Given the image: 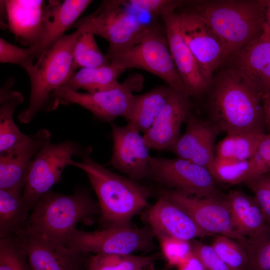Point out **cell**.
<instances>
[{
  "mask_svg": "<svg viewBox=\"0 0 270 270\" xmlns=\"http://www.w3.org/2000/svg\"><path fill=\"white\" fill-rule=\"evenodd\" d=\"M210 90L211 121L220 130L265 134L262 97L236 70L229 68L221 72Z\"/></svg>",
  "mask_w": 270,
  "mask_h": 270,
  "instance_id": "cell-1",
  "label": "cell"
},
{
  "mask_svg": "<svg viewBox=\"0 0 270 270\" xmlns=\"http://www.w3.org/2000/svg\"><path fill=\"white\" fill-rule=\"evenodd\" d=\"M92 150L90 147L84 150L81 161L72 160L70 165L86 174L98 198L104 228L130 226L132 218L146 204L149 189L96 162L91 156Z\"/></svg>",
  "mask_w": 270,
  "mask_h": 270,
  "instance_id": "cell-2",
  "label": "cell"
},
{
  "mask_svg": "<svg viewBox=\"0 0 270 270\" xmlns=\"http://www.w3.org/2000/svg\"><path fill=\"white\" fill-rule=\"evenodd\" d=\"M206 21L222 42L226 60L263 32L264 0L186 1Z\"/></svg>",
  "mask_w": 270,
  "mask_h": 270,
  "instance_id": "cell-3",
  "label": "cell"
},
{
  "mask_svg": "<svg viewBox=\"0 0 270 270\" xmlns=\"http://www.w3.org/2000/svg\"><path fill=\"white\" fill-rule=\"evenodd\" d=\"M100 213L98 202L85 188L78 187L70 195L50 190L32 210L28 226L50 241L64 246L76 225Z\"/></svg>",
  "mask_w": 270,
  "mask_h": 270,
  "instance_id": "cell-4",
  "label": "cell"
},
{
  "mask_svg": "<svg viewBox=\"0 0 270 270\" xmlns=\"http://www.w3.org/2000/svg\"><path fill=\"white\" fill-rule=\"evenodd\" d=\"M106 56L123 71L130 68L144 70L161 78L172 90L189 96L172 57L163 24L146 26L128 46Z\"/></svg>",
  "mask_w": 270,
  "mask_h": 270,
  "instance_id": "cell-5",
  "label": "cell"
},
{
  "mask_svg": "<svg viewBox=\"0 0 270 270\" xmlns=\"http://www.w3.org/2000/svg\"><path fill=\"white\" fill-rule=\"evenodd\" d=\"M80 32L78 28L70 34H64L26 72L30 94L28 108L18 115L21 122H30L45 107L52 92L65 86L72 74L74 50Z\"/></svg>",
  "mask_w": 270,
  "mask_h": 270,
  "instance_id": "cell-6",
  "label": "cell"
},
{
  "mask_svg": "<svg viewBox=\"0 0 270 270\" xmlns=\"http://www.w3.org/2000/svg\"><path fill=\"white\" fill-rule=\"evenodd\" d=\"M142 86V79L134 75L116 88L96 93L80 92L62 86L52 92L51 107L54 109L60 104H78L98 120L112 122L118 117L127 116L134 99L133 92L139 90Z\"/></svg>",
  "mask_w": 270,
  "mask_h": 270,
  "instance_id": "cell-7",
  "label": "cell"
},
{
  "mask_svg": "<svg viewBox=\"0 0 270 270\" xmlns=\"http://www.w3.org/2000/svg\"><path fill=\"white\" fill-rule=\"evenodd\" d=\"M82 28L109 44L107 54L120 51L128 46L146 26L126 8L122 0H104L92 14L72 25Z\"/></svg>",
  "mask_w": 270,
  "mask_h": 270,
  "instance_id": "cell-8",
  "label": "cell"
},
{
  "mask_svg": "<svg viewBox=\"0 0 270 270\" xmlns=\"http://www.w3.org/2000/svg\"><path fill=\"white\" fill-rule=\"evenodd\" d=\"M84 150L78 142L65 141L44 144L35 156L22 197L32 210L39 200L61 178L64 168L74 156H82Z\"/></svg>",
  "mask_w": 270,
  "mask_h": 270,
  "instance_id": "cell-9",
  "label": "cell"
},
{
  "mask_svg": "<svg viewBox=\"0 0 270 270\" xmlns=\"http://www.w3.org/2000/svg\"><path fill=\"white\" fill-rule=\"evenodd\" d=\"M154 234L150 228L114 227L87 232L76 228L69 235L65 246L87 253L128 254L150 248Z\"/></svg>",
  "mask_w": 270,
  "mask_h": 270,
  "instance_id": "cell-10",
  "label": "cell"
},
{
  "mask_svg": "<svg viewBox=\"0 0 270 270\" xmlns=\"http://www.w3.org/2000/svg\"><path fill=\"white\" fill-rule=\"evenodd\" d=\"M148 176L189 196L203 198L218 194L209 170L188 160L150 156Z\"/></svg>",
  "mask_w": 270,
  "mask_h": 270,
  "instance_id": "cell-11",
  "label": "cell"
},
{
  "mask_svg": "<svg viewBox=\"0 0 270 270\" xmlns=\"http://www.w3.org/2000/svg\"><path fill=\"white\" fill-rule=\"evenodd\" d=\"M173 203L183 210L203 230L212 235L220 234L240 242L246 250L250 244L247 239L234 230L230 207L226 197L218 194L199 198L187 195L176 190L164 193Z\"/></svg>",
  "mask_w": 270,
  "mask_h": 270,
  "instance_id": "cell-12",
  "label": "cell"
},
{
  "mask_svg": "<svg viewBox=\"0 0 270 270\" xmlns=\"http://www.w3.org/2000/svg\"><path fill=\"white\" fill-rule=\"evenodd\" d=\"M32 270H88L89 254L56 244L28 226L16 234Z\"/></svg>",
  "mask_w": 270,
  "mask_h": 270,
  "instance_id": "cell-13",
  "label": "cell"
},
{
  "mask_svg": "<svg viewBox=\"0 0 270 270\" xmlns=\"http://www.w3.org/2000/svg\"><path fill=\"white\" fill-rule=\"evenodd\" d=\"M178 15L184 39L206 76L212 81L213 73L226 60L222 42L200 14L190 10Z\"/></svg>",
  "mask_w": 270,
  "mask_h": 270,
  "instance_id": "cell-14",
  "label": "cell"
},
{
  "mask_svg": "<svg viewBox=\"0 0 270 270\" xmlns=\"http://www.w3.org/2000/svg\"><path fill=\"white\" fill-rule=\"evenodd\" d=\"M111 126L112 153L108 164L136 181L148 177L150 156L144 136L130 124Z\"/></svg>",
  "mask_w": 270,
  "mask_h": 270,
  "instance_id": "cell-15",
  "label": "cell"
},
{
  "mask_svg": "<svg viewBox=\"0 0 270 270\" xmlns=\"http://www.w3.org/2000/svg\"><path fill=\"white\" fill-rule=\"evenodd\" d=\"M50 133L42 128L12 148L0 153V190L22 194L32 162L50 141Z\"/></svg>",
  "mask_w": 270,
  "mask_h": 270,
  "instance_id": "cell-16",
  "label": "cell"
},
{
  "mask_svg": "<svg viewBox=\"0 0 270 270\" xmlns=\"http://www.w3.org/2000/svg\"><path fill=\"white\" fill-rule=\"evenodd\" d=\"M170 51L189 96H199L210 90L212 81L207 78L190 50L179 28L176 12L161 17Z\"/></svg>",
  "mask_w": 270,
  "mask_h": 270,
  "instance_id": "cell-17",
  "label": "cell"
},
{
  "mask_svg": "<svg viewBox=\"0 0 270 270\" xmlns=\"http://www.w3.org/2000/svg\"><path fill=\"white\" fill-rule=\"evenodd\" d=\"M186 123L184 132L168 150L208 169L216 156L215 141L220 130L211 120L199 118L191 112Z\"/></svg>",
  "mask_w": 270,
  "mask_h": 270,
  "instance_id": "cell-18",
  "label": "cell"
},
{
  "mask_svg": "<svg viewBox=\"0 0 270 270\" xmlns=\"http://www.w3.org/2000/svg\"><path fill=\"white\" fill-rule=\"evenodd\" d=\"M230 68L262 97L270 94V40L260 36L234 54Z\"/></svg>",
  "mask_w": 270,
  "mask_h": 270,
  "instance_id": "cell-19",
  "label": "cell"
},
{
  "mask_svg": "<svg viewBox=\"0 0 270 270\" xmlns=\"http://www.w3.org/2000/svg\"><path fill=\"white\" fill-rule=\"evenodd\" d=\"M148 221L158 238L170 236L191 241L198 238L212 236L202 229L181 208L171 202L165 194L148 214Z\"/></svg>",
  "mask_w": 270,
  "mask_h": 270,
  "instance_id": "cell-20",
  "label": "cell"
},
{
  "mask_svg": "<svg viewBox=\"0 0 270 270\" xmlns=\"http://www.w3.org/2000/svg\"><path fill=\"white\" fill-rule=\"evenodd\" d=\"M190 112L189 96L173 90L152 125L144 134L149 148L168 150L180 136L181 126Z\"/></svg>",
  "mask_w": 270,
  "mask_h": 270,
  "instance_id": "cell-21",
  "label": "cell"
},
{
  "mask_svg": "<svg viewBox=\"0 0 270 270\" xmlns=\"http://www.w3.org/2000/svg\"><path fill=\"white\" fill-rule=\"evenodd\" d=\"M46 2L43 0H0L8 27L21 44L30 47L40 41Z\"/></svg>",
  "mask_w": 270,
  "mask_h": 270,
  "instance_id": "cell-22",
  "label": "cell"
},
{
  "mask_svg": "<svg viewBox=\"0 0 270 270\" xmlns=\"http://www.w3.org/2000/svg\"><path fill=\"white\" fill-rule=\"evenodd\" d=\"M234 230L246 238L250 246L270 240L268 228L254 196L234 190L226 196Z\"/></svg>",
  "mask_w": 270,
  "mask_h": 270,
  "instance_id": "cell-23",
  "label": "cell"
},
{
  "mask_svg": "<svg viewBox=\"0 0 270 270\" xmlns=\"http://www.w3.org/2000/svg\"><path fill=\"white\" fill-rule=\"evenodd\" d=\"M92 2L90 0L47 1L40 39L36 45L30 46L36 60L57 43Z\"/></svg>",
  "mask_w": 270,
  "mask_h": 270,
  "instance_id": "cell-24",
  "label": "cell"
},
{
  "mask_svg": "<svg viewBox=\"0 0 270 270\" xmlns=\"http://www.w3.org/2000/svg\"><path fill=\"white\" fill-rule=\"evenodd\" d=\"M173 90L158 86L140 95H134L130 110L125 119L140 132H146L168 102Z\"/></svg>",
  "mask_w": 270,
  "mask_h": 270,
  "instance_id": "cell-25",
  "label": "cell"
},
{
  "mask_svg": "<svg viewBox=\"0 0 270 270\" xmlns=\"http://www.w3.org/2000/svg\"><path fill=\"white\" fill-rule=\"evenodd\" d=\"M13 78L7 80L0 90V153L27 138L15 124L13 116L16 106L24 101L23 95L13 90Z\"/></svg>",
  "mask_w": 270,
  "mask_h": 270,
  "instance_id": "cell-26",
  "label": "cell"
},
{
  "mask_svg": "<svg viewBox=\"0 0 270 270\" xmlns=\"http://www.w3.org/2000/svg\"><path fill=\"white\" fill-rule=\"evenodd\" d=\"M123 70L110 64L94 68H82L72 73L64 86L74 90L82 89L89 93L110 90L120 86L118 78Z\"/></svg>",
  "mask_w": 270,
  "mask_h": 270,
  "instance_id": "cell-27",
  "label": "cell"
},
{
  "mask_svg": "<svg viewBox=\"0 0 270 270\" xmlns=\"http://www.w3.org/2000/svg\"><path fill=\"white\" fill-rule=\"evenodd\" d=\"M30 210L22 194L0 190V238L16 234L26 228Z\"/></svg>",
  "mask_w": 270,
  "mask_h": 270,
  "instance_id": "cell-28",
  "label": "cell"
},
{
  "mask_svg": "<svg viewBox=\"0 0 270 270\" xmlns=\"http://www.w3.org/2000/svg\"><path fill=\"white\" fill-rule=\"evenodd\" d=\"M266 134L246 132L228 134L216 146V156L245 160L255 155Z\"/></svg>",
  "mask_w": 270,
  "mask_h": 270,
  "instance_id": "cell-29",
  "label": "cell"
},
{
  "mask_svg": "<svg viewBox=\"0 0 270 270\" xmlns=\"http://www.w3.org/2000/svg\"><path fill=\"white\" fill-rule=\"evenodd\" d=\"M78 36L72 56V74L78 68H94L110 64L106 55L100 52L94 34L82 28Z\"/></svg>",
  "mask_w": 270,
  "mask_h": 270,
  "instance_id": "cell-30",
  "label": "cell"
},
{
  "mask_svg": "<svg viewBox=\"0 0 270 270\" xmlns=\"http://www.w3.org/2000/svg\"><path fill=\"white\" fill-rule=\"evenodd\" d=\"M208 170L215 181L232 185L244 182L254 175L252 158L239 160L216 156Z\"/></svg>",
  "mask_w": 270,
  "mask_h": 270,
  "instance_id": "cell-31",
  "label": "cell"
},
{
  "mask_svg": "<svg viewBox=\"0 0 270 270\" xmlns=\"http://www.w3.org/2000/svg\"><path fill=\"white\" fill-rule=\"evenodd\" d=\"M154 256L132 254H96L90 256L88 270H140L150 266Z\"/></svg>",
  "mask_w": 270,
  "mask_h": 270,
  "instance_id": "cell-32",
  "label": "cell"
},
{
  "mask_svg": "<svg viewBox=\"0 0 270 270\" xmlns=\"http://www.w3.org/2000/svg\"><path fill=\"white\" fill-rule=\"evenodd\" d=\"M220 258L232 270H246L249 257L244 248L228 236H216L211 245Z\"/></svg>",
  "mask_w": 270,
  "mask_h": 270,
  "instance_id": "cell-33",
  "label": "cell"
},
{
  "mask_svg": "<svg viewBox=\"0 0 270 270\" xmlns=\"http://www.w3.org/2000/svg\"><path fill=\"white\" fill-rule=\"evenodd\" d=\"M0 270H32L23 245L16 234L0 238Z\"/></svg>",
  "mask_w": 270,
  "mask_h": 270,
  "instance_id": "cell-34",
  "label": "cell"
},
{
  "mask_svg": "<svg viewBox=\"0 0 270 270\" xmlns=\"http://www.w3.org/2000/svg\"><path fill=\"white\" fill-rule=\"evenodd\" d=\"M36 60L34 50L30 47L22 48L12 44L2 38H0V62L16 64L26 72L34 64Z\"/></svg>",
  "mask_w": 270,
  "mask_h": 270,
  "instance_id": "cell-35",
  "label": "cell"
},
{
  "mask_svg": "<svg viewBox=\"0 0 270 270\" xmlns=\"http://www.w3.org/2000/svg\"><path fill=\"white\" fill-rule=\"evenodd\" d=\"M254 194L266 224L270 236V174L254 176L244 182Z\"/></svg>",
  "mask_w": 270,
  "mask_h": 270,
  "instance_id": "cell-36",
  "label": "cell"
},
{
  "mask_svg": "<svg viewBox=\"0 0 270 270\" xmlns=\"http://www.w3.org/2000/svg\"><path fill=\"white\" fill-rule=\"evenodd\" d=\"M158 239L162 254L170 266H178L192 252L190 241L170 236Z\"/></svg>",
  "mask_w": 270,
  "mask_h": 270,
  "instance_id": "cell-37",
  "label": "cell"
},
{
  "mask_svg": "<svg viewBox=\"0 0 270 270\" xmlns=\"http://www.w3.org/2000/svg\"><path fill=\"white\" fill-rule=\"evenodd\" d=\"M123 3L138 12L160 18L182 6V0H123Z\"/></svg>",
  "mask_w": 270,
  "mask_h": 270,
  "instance_id": "cell-38",
  "label": "cell"
},
{
  "mask_svg": "<svg viewBox=\"0 0 270 270\" xmlns=\"http://www.w3.org/2000/svg\"><path fill=\"white\" fill-rule=\"evenodd\" d=\"M192 252L199 258L206 270H232L220 258L212 246L193 240Z\"/></svg>",
  "mask_w": 270,
  "mask_h": 270,
  "instance_id": "cell-39",
  "label": "cell"
},
{
  "mask_svg": "<svg viewBox=\"0 0 270 270\" xmlns=\"http://www.w3.org/2000/svg\"><path fill=\"white\" fill-rule=\"evenodd\" d=\"M249 264L246 270H270V240L247 250Z\"/></svg>",
  "mask_w": 270,
  "mask_h": 270,
  "instance_id": "cell-40",
  "label": "cell"
},
{
  "mask_svg": "<svg viewBox=\"0 0 270 270\" xmlns=\"http://www.w3.org/2000/svg\"><path fill=\"white\" fill-rule=\"evenodd\" d=\"M252 160L254 166L252 177L270 170V134L264 136Z\"/></svg>",
  "mask_w": 270,
  "mask_h": 270,
  "instance_id": "cell-41",
  "label": "cell"
},
{
  "mask_svg": "<svg viewBox=\"0 0 270 270\" xmlns=\"http://www.w3.org/2000/svg\"><path fill=\"white\" fill-rule=\"evenodd\" d=\"M177 267L178 270H206L199 258L192 252Z\"/></svg>",
  "mask_w": 270,
  "mask_h": 270,
  "instance_id": "cell-42",
  "label": "cell"
},
{
  "mask_svg": "<svg viewBox=\"0 0 270 270\" xmlns=\"http://www.w3.org/2000/svg\"><path fill=\"white\" fill-rule=\"evenodd\" d=\"M264 22L262 37L270 40V0H264Z\"/></svg>",
  "mask_w": 270,
  "mask_h": 270,
  "instance_id": "cell-43",
  "label": "cell"
},
{
  "mask_svg": "<svg viewBox=\"0 0 270 270\" xmlns=\"http://www.w3.org/2000/svg\"><path fill=\"white\" fill-rule=\"evenodd\" d=\"M262 103L266 124L270 128V94L262 98Z\"/></svg>",
  "mask_w": 270,
  "mask_h": 270,
  "instance_id": "cell-44",
  "label": "cell"
},
{
  "mask_svg": "<svg viewBox=\"0 0 270 270\" xmlns=\"http://www.w3.org/2000/svg\"><path fill=\"white\" fill-rule=\"evenodd\" d=\"M140 270H168V269L167 268H161V269H154V268H146L141 269Z\"/></svg>",
  "mask_w": 270,
  "mask_h": 270,
  "instance_id": "cell-45",
  "label": "cell"
},
{
  "mask_svg": "<svg viewBox=\"0 0 270 270\" xmlns=\"http://www.w3.org/2000/svg\"><path fill=\"white\" fill-rule=\"evenodd\" d=\"M268 172V173L270 174V170Z\"/></svg>",
  "mask_w": 270,
  "mask_h": 270,
  "instance_id": "cell-46",
  "label": "cell"
}]
</instances>
